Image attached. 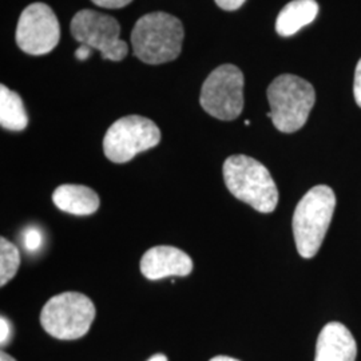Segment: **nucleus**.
I'll return each instance as SVG.
<instances>
[{"label": "nucleus", "instance_id": "f257e3e1", "mask_svg": "<svg viewBox=\"0 0 361 361\" xmlns=\"http://www.w3.org/2000/svg\"><path fill=\"white\" fill-rule=\"evenodd\" d=\"M228 190L259 213H271L279 204V190L269 170L247 155H232L224 162Z\"/></svg>", "mask_w": 361, "mask_h": 361}, {"label": "nucleus", "instance_id": "f03ea898", "mask_svg": "<svg viewBox=\"0 0 361 361\" xmlns=\"http://www.w3.org/2000/svg\"><path fill=\"white\" fill-rule=\"evenodd\" d=\"M183 35L178 18L166 13L143 15L131 32L134 55L147 65L168 63L180 56Z\"/></svg>", "mask_w": 361, "mask_h": 361}, {"label": "nucleus", "instance_id": "7ed1b4c3", "mask_svg": "<svg viewBox=\"0 0 361 361\" xmlns=\"http://www.w3.org/2000/svg\"><path fill=\"white\" fill-rule=\"evenodd\" d=\"M336 207L335 192L326 185L312 188L297 204L293 234L298 255L313 258L320 250Z\"/></svg>", "mask_w": 361, "mask_h": 361}, {"label": "nucleus", "instance_id": "20e7f679", "mask_svg": "<svg viewBox=\"0 0 361 361\" xmlns=\"http://www.w3.org/2000/svg\"><path fill=\"white\" fill-rule=\"evenodd\" d=\"M271 111L267 114L274 128L281 133H295L301 129L316 102V92L308 80L283 74L276 78L267 91Z\"/></svg>", "mask_w": 361, "mask_h": 361}, {"label": "nucleus", "instance_id": "39448f33", "mask_svg": "<svg viewBox=\"0 0 361 361\" xmlns=\"http://www.w3.org/2000/svg\"><path fill=\"white\" fill-rule=\"evenodd\" d=\"M95 319L90 298L79 292H65L50 298L40 313V324L59 340H77L89 332Z\"/></svg>", "mask_w": 361, "mask_h": 361}, {"label": "nucleus", "instance_id": "423d86ee", "mask_svg": "<svg viewBox=\"0 0 361 361\" xmlns=\"http://www.w3.org/2000/svg\"><path fill=\"white\" fill-rule=\"evenodd\" d=\"M161 141V131L154 122L141 116L119 118L104 138V152L114 164H126L134 157L153 149Z\"/></svg>", "mask_w": 361, "mask_h": 361}, {"label": "nucleus", "instance_id": "0eeeda50", "mask_svg": "<svg viewBox=\"0 0 361 361\" xmlns=\"http://www.w3.org/2000/svg\"><path fill=\"white\" fill-rule=\"evenodd\" d=\"M200 104L209 116L234 121L244 110V74L234 65L212 71L202 85Z\"/></svg>", "mask_w": 361, "mask_h": 361}, {"label": "nucleus", "instance_id": "6e6552de", "mask_svg": "<svg viewBox=\"0 0 361 361\" xmlns=\"http://www.w3.org/2000/svg\"><path fill=\"white\" fill-rule=\"evenodd\" d=\"M71 35L79 44L101 52L102 58L119 62L126 58L129 46L119 38L121 26L116 18L106 13L80 10L71 20Z\"/></svg>", "mask_w": 361, "mask_h": 361}, {"label": "nucleus", "instance_id": "1a4fd4ad", "mask_svg": "<svg viewBox=\"0 0 361 361\" xmlns=\"http://www.w3.org/2000/svg\"><path fill=\"white\" fill-rule=\"evenodd\" d=\"M16 43L30 55L51 52L59 43L61 26L51 7L44 3H32L20 13L16 27Z\"/></svg>", "mask_w": 361, "mask_h": 361}, {"label": "nucleus", "instance_id": "9d476101", "mask_svg": "<svg viewBox=\"0 0 361 361\" xmlns=\"http://www.w3.org/2000/svg\"><path fill=\"white\" fill-rule=\"evenodd\" d=\"M193 271V261L183 250L174 246L150 247L141 259V271L147 280L166 277H186Z\"/></svg>", "mask_w": 361, "mask_h": 361}, {"label": "nucleus", "instance_id": "9b49d317", "mask_svg": "<svg viewBox=\"0 0 361 361\" xmlns=\"http://www.w3.org/2000/svg\"><path fill=\"white\" fill-rule=\"evenodd\" d=\"M356 340L341 323H328L320 332L316 344L314 361H355Z\"/></svg>", "mask_w": 361, "mask_h": 361}, {"label": "nucleus", "instance_id": "f8f14e48", "mask_svg": "<svg viewBox=\"0 0 361 361\" xmlns=\"http://www.w3.org/2000/svg\"><path fill=\"white\" fill-rule=\"evenodd\" d=\"M52 202L62 212L74 216H91L101 205L99 195L83 185L66 183L52 193Z\"/></svg>", "mask_w": 361, "mask_h": 361}, {"label": "nucleus", "instance_id": "ddd939ff", "mask_svg": "<svg viewBox=\"0 0 361 361\" xmlns=\"http://www.w3.org/2000/svg\"><path fill=\"white\" fill-rule=\"evenodd\" d=\"M319 13L316 0H293L288 3L276 20V31L281 37H292L310 25Z\"/></svg>", "mask_w": 361, "mask_h": 361}, {"label": "nucleus", "instance_id": "4468645a", "mask_svg": "<svg viewBox=\"0 0 361 361\" xmlns=\"http://www.w3.org/2000/svg\"><path fill=\"white\" fill-rule=\"evenodd\" d=\"M0 125L10 131H23L28 125L26 107L20 95L6 85L0 86Z\"/></svg>", "mask_w": 361, "mask_h": 361}, {"label": "nucleus", "instance_id": "2eb2a0df", "mask_svg": "<svg viewBox=\"0 0 361 361\" xmlns=\"http://www.w3.org/2000/svg\"><path fill=\"white\" fill-rule=\"evenodd\" d=\"M20 265V253L18 247L6 240L0 238V285L4 286L10 283L18 273Z\"/></svg>", "mask_w": 361, "mask_h": 361}, {"label": "nucleus", "instance_id": "dca6fc26", "mask_svg": "<svg viewBox=\"0 0 361 361\" xmlns=\"http://www.w3.org/2000/svg\"><path fill=\"white\" fill-rule=\"evenodd\" d=\"M42 245V233L37 228H30L25 233V246L28 252H37Z\"/></svg>", "mask_w": 361, "mask_h": 361}, {"label": "nucleus", "instance_id": "f3484780", "mask_svg": "<svg viewBox=\"0 0 361 361\" xmlns=\"http://www.w3.org/2000/svg\"><path fill=\"white\" fill-rule=\"evenodd\" d=\"M13 337V326L8 319L1 316L0 319V344L7 345Z\"/></svg>", "mask_w": 361, "mask_h": 361}, {"label": "nucleus", "instance_id": "a211bd4d", "mask_svg": "<svg viewBox=\"0 0 361 361\" xmlns=\"http://www.w3.org/2000/svg\"><path fill=\"white\" fill-rule=\"evenodd\" d=\"M98 7L104 8H122L130 4L133 0H91Z\"/></svg>", "mask_w": 361, "mask_h": 361}, {"label": "nucleus", "instance_id": "6ab92c4d", "mask_svg": "<svg viewBox=\"0 0 361 361\" xmlns=\"http://www.w3.org/2000/svg\"><path fill=\"white\" fill-rule=\"evenodd\" d=\"M353 94H355V99L356 104L361 107V59L356 66V71H355V83H353Z\"/></svg>", "mask_w": 361, "mask_h": 361}, {"label": "nucleus", "instance_id": "aec40b11", "mask_svg": "<svg viewBox=\"0 0 361 361\" xmlns=\"http://www.w3.org/2000/svg\"><path fill=\"white\" fill-rule=\"evenodd\" d=\"M219 8L225 11H235L238 10L246 0H214Z\"/></svg>", "mask_w": 361, "mask_h": 361}, {"label": "nucleus", "instance_id": "412c9836", "mask_svg": "<svg viewBox=\"0 0 361 361\" xmlns=\"http://www.w3.org/2000/svg\"><path fill=\"white\" fill-rule=\"evenodd\" d=\"M91 54H92V49H90L89 46L80 44L75 51V56H77L78 61H86L90 58Z\"/></svg>", "mask_w": 361, "mask_h": 361}, {"label": "nucleus", "instance_id": "4be33fe9", "mask_svg": "<svg viewBox=\"0 0 361 361\" xmlns=\"http://www.w3.org/2000/svg\"><path fill=\"white\" fill-rule=\"evenodd\" d=\"M147 361H168V357L162 353H157V355H153Z\"/></svg>", "mask_w": 361, "mask_h": 361}, {"label": "nucleus", "instance_id": "5701e85b", "mask_svg": "<svg viewBox=\"0 0 361 361\" xmlns=\"http://www.w3.org/2000/svg\"><path fill=\"white\" fill-rule=\"evenodd\" d=\"M209 361H240L237 360V359H233V357H229V356H216V357H213L212 360Z\"/></svg>", "mask_w": 361, "mask_h": 361}, {"label": "nucleus", "instance_id": "b1692460", "mask_svg": "<svg viewBox=\"0 0 361 361\" xmlns=\"http://www.w3.org/2000/svg\"><path fill=\"white\" fill-rule=\"evenodd\" d=\"M0 361H16L13 357H11L8 353H6V352H1L0 353Z\"/></svg>", "mask_w": 361, "mask_h": 361}]
</instances>
